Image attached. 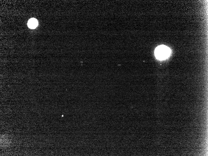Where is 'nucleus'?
I'll list each match as a JSON object with an SVG mask.
<instances>
[{
    "mask_svg": "<svg viewBox=\"0 0 208 156\" xmlns=\"http://www.w3.org/2000/svg\"><path fill=\"white\" fill-rule=\"evenodd\" d=\"M27 25L29 28L31 29H34L37 26L38 22L35 18H31L29 20Z\"/></svg>",
    "mask_w": 208,
    "mask_h": 156,
    "instance_id": "f03ea898",
    "label": "nucleus"
},
{
    "mask_svg": "<svg viewBox=\"0 0 208 156\" xmlns=\"http://www.w3.org/2000/svg\"><path fill=\"white\" fill-rule=\"evenodd\" d=\"M171 53L170 49L168 46L162 45L156 48L154 51L155 55L157 59L163 60L167 59Z\"/></svg>",
    "mask_w": 208,
    "mask_h": 156,
    "instance_id": "f257e3e1",
    "label": "nucleus"
}]
</instances>
